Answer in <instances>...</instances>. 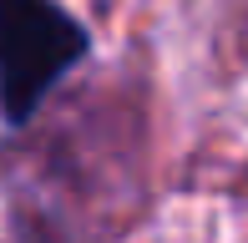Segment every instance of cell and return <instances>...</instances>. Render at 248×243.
Here are the masks:
<instances>
[{"label": "cell", "instance_id": "obj_1", "mask_svg": "<svg viewBox=\"0 0 248 243\" xmlns=\"http://www.w3.org/2000/svg\"><path fill=\"white\" fill-rule=\"evenodd\" d=\"M86 26L56 0H0V106L16 127L86 56Z\"/></svg>", "mask_w": 248, "mask_h": 243}]
</instances>
